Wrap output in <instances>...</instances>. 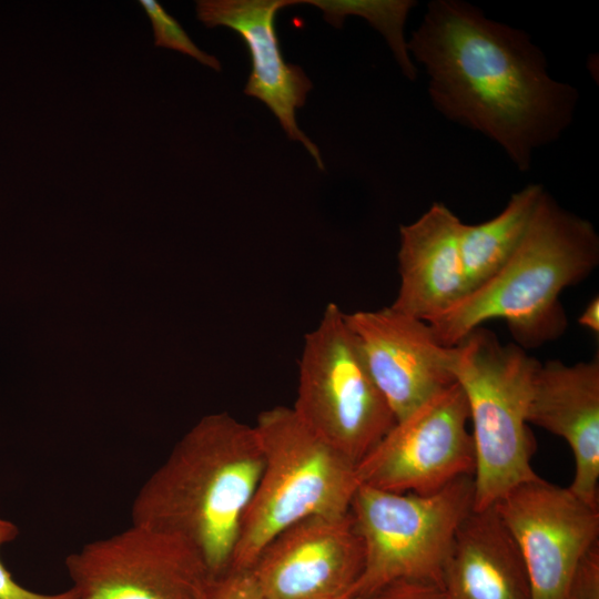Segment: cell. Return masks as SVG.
<instances>
[{
    "mask_svg": "<svg viewBox=\"0 0 599 599\" xmlns=\"http://www.w3.org/2000/svg\"><path fill=\"white\" fill-rule=\"evenodd\" d=\"M474 476H463L426 495L359 485L351 505L364 547V567L353 598L396 581L440 587L444 569L465 519L474 510Z\"/></svg>",
    "mask_w": 599,
    "mask_h": 599,
    "instance_id": "obj_6",
    "label": "cell"
},
{
    "mask_svg": "<svg viewBox=\"0 0 599 599\" xmlns=\"http://www.w3.org/2000/svg\"><path fill=\"white\" fill-rule=\"evenodd\" d=\"M300 3L302 0H200L196 14L206 27H227L241 37L252 62L245 94L264 102L288 139L301 142L324 170L318 148L302 132L295 118L312 82L302 68L285 62L275 30L277 12Z\"/></svg>",
    "mask_w": 599,
    "mask_h": 599,
    "instance_id": "obj_13",
    "label": "cell"
},
{
    "mask_svg": "<svg viewBox=\"0 0 599 599\" xmlns=\"http://www.w3.org/2000/svg\"><path fill=\"white\" fill-rule=\"evenodd\" d=\"M363 567L362 538L348 510L288 526L248 571L265 599H352Z\"/></svg>",
    "mask_w": 599,
    "mask_h": 599,
    "instance_id": "obj_11",
    "label": "cell"
},
{
    "mask_svg": "<svg viewBox=\"0 0 599 599\" xmlns=\"http://www.w3.org/2000/svg\"><path fill=\"white\" fill-rule=\"evenodd\" d=\"M18 535L19 528L12 521L0 517V548L13 541ZM0 599H78V596L72 588L58 593L29 590L13 579L0 559Z\"/></svg>",
    "mask_w": 599,
    "mask_h": 599,
    "instance_id": "obj_20",
    "label": "cell"
},
{
    "mask_svg": "<svg viewBox=\"0 0 599 599\" xmlns=\"http://www.w3.org/2000/svg\"><path fill=\"white\" fill-rule=\"evenodd\" d=\"M292 408L355 466L396 423L336 303L326 305L318 325L305 335Z\"/></svg>",
    "mask_w": 599,
    "mask_h": 599,
    "instance_id": "obj_7",
    "label": "cell"
},
{
    "mask_svg": "<svg viewBox=\"0 0 599 599\" xmlns=\"http://www.w3.org/2000/svg\"><path fill=\"white\" fill-rule=\"evenodd\" d=\"M599 263L595 226L562 209L544 190L518 247L504 267L455 306L426 322L443 346H455L491 319L506 322L515 344L538 347L558 338L568 322L561 292Z\"/></svg>",
    "mask_w": 599,
    "mask_h": 599,
    "instance_id": "obj_3",
    "label": "cell"
},
{
    "mask_svg": "<svg viewBox=\"0 0 599 599\" xmlns=\"http://www.w3.org/2000/svg\"><path fill=\"white\" fill-rule=\"evenodd\" d=\"M539 363L483 326L453 346L450 368L467 399L475 449V510L538 477L527 416Z\"/></svg>",
    "mask_w": 599,
    "mask_h": 599,
    "instance_id": "obj_4",
    "label": "cell"
},
{
    "mask_svg": "<svg viewBox=\"0 0 599 599\" xmlns=\"http://www.w3.org/2000/svg\"><path fill=\"white\" fill-rule=\"evenodd\" d=\"M528 423L565 439L575 459L569 489L598 507L599 359L567 365L539 363L528 407Z\"/></svg>",
    "mask_w": 599,
    "mask_h": 599,
    "instance_id": "obj_14",
    "label": "cell"
},
{
    "mask_svg": "<svg viewBox=\"0 0 599 599\" xmlns=\"http://www.w3.org/2000/svg\"><path fill=\"white\" fill-rule=\"evenodd\" d=\"M493 506L524 561L531 599H567L579 561L599 541V507L539 476Z\"/></svg>",
    "mask_w": 599,
    "mask_h": 599,
    "instance_id": "obj_10",
    "label": "cell"
},
{
    "mask_svg": "<svg viewBox=\"0 0 599 599\" xmlns=\"http://www.w3.org/2000/svg\"><path fill=\"white\" fill-rule=\"evenodd\" d=\"M356 599H441L439 587L415 581H396Z\"/></svg>",
    "mask_w": 599,
    "mask_h": 599,
    "instance_id": "obj_23",
    "label": "cell"
},
{
    "mask_svg": "<svg viewBox=\"0 0 599 599\" xmlns=\"http://www.w3.org/2000/svg\"><path fill=\"white\" fill-rule=\"evenodd\" d=\"M139 3L148 14L154 33V44L175 50L192 57L206 67L221 70L220 61L202 51L187 35L180 23L154 0H140Z\"/></svg>",
    "mask_w": 599,
    "mask_h": 599,
    "instance_id": "obj_19",
    "label": "cell"
},
{
    "mask_svg": "<svg viewBox=\"0 0 599 599\" xmlns=\"http://www.w3.org/2000/svg\"><path fill=\"white\" fill-rule=\"evenodd\" d=\"M407 48L429 77L435 108L493 140L522 172L572 120L577 90L549 75L529 35L469 3L429 2Z\"/></svg>",
    "mask_w": 599,
    "mask_h": 599,
    "instance_id": "obj_1",
    "label": "cell"
},
{
    "mask_svg": "<svg viewBox=\"0 0 599 599\" xmlns=\"http://www.w3.org/2000/svg\"><path fill=\"white\" fill-rule=\"evenodd\" d=\"M578 323L582 327H586L593 334L599 333V298L598 296L593 297L585 307L580 316L578 317Z\"/></svg>",
    "mask_w": 599,
    "mask_h": 599,
    "instance_id": "obj_24",
    "label": "cell"
},
{
    "mask_svg": "<svg viewBox=\"0 0 599 599\" xmlns=\"http://www.w3.org/2000/svg\"><path fill=\"white\" fill-rule=\"evenodd\" d=\"M263 468L254 426L227 413L202 418L139 489L132 524L176 536L212 577L230 570Z\"/></svg>",
    "mask_w": 599,
    "mask_h": 599,
    "instance_id": "obj_2",
    "label": "cell"
},
{
    "mask_svg": "<svg viewBox=\"0 0 599 599\" xmlns=\"http://www.w3.org/2000/svg\"><path fill=\"white\" fill-rule=\"evenodd\" d=\"M463 222L434 202L415 222L399 227V287L390 305L428 322L468 295L459 234Z\"/></svg>",
    "mask_w": 599,
    "mask_h": 599,
    "instance_id": "obj_15",
    "label": "cell"
},
{
    "mask_svg": "<svg viewBox=\"0 0 599 599\" xmlns=\"http://www.w3.org/2000/svg\"><path fill=\"white\" fill-rule=\"evenodd\" d=\"M201 599H265L250 571L229 570L212 577Z\"/></svg>",
    "mask_w": 599,
    "mask_h": 599,
    "instance_id": "obj_21",
    "label": "cell"
},
{
    "mask_svg": "<svg viewBox=\"0 0 599 599\" xmlns=\"http://www.w3.org/2000/svg\"><path fill=\"white\" fill-rule=\"evenodd\" d=\"M345 319L396 422L456 382L453 346L440 345L425 321L392 306Z\"/></svg>",
    "mask_w": 599,
    "mask_h": 599,
    "instance_id": "obj_12",
    "label": "cell"
},
{
    "mask_svg": "<svg viewBox=\"0 0 599 599\" xmlns=\"http://www.w3.org/2000/svg\"><path fill=\"white\" fill-rule=\"evenodd\" d=\"M542 192L540 184H528L514 193L496 216L478 224L463 222L459 248L469 293L489 281L509 261Z\"/></svg>",
    "mask_w": 599,
    "mask_h": 599,
    "instance_id": "obj_17",
    "label": "cell"
},
{
    "mask_svg": "<svg viewBox=\"0 0 599 599\" xmlns=\"http://www.w3.org/2000/svg\"><path fill=\"white\" fill-rule=\"evenodd\" d=\"M254 428L263 468L231 562L234 571H248L288 526L314 515L348 511L359 486L356 466L314 434L292 407L263 410Z\"/></svg>",
    "mask_w": 599,
    "mask_h": 599,
    "instance_id": "obj_5",
    "label": "cell"
},
{
    "mask_svg": "<svg viewBox=\"0 0 599 599\" xmlns=\"http://www.w3.org/2000/svg\"><path fill=\"white\" fill-rule=\"evenodd\" d=\"M78 599H201L212 578L183 539L132 524L67 556Z\"/></svg>",
    "mask_w": 599,
    "mask_h": 599,
    "instance_id": "obj_9",
    "label": "cell"
},
{
    "mask_svg": "<svg viewBox=\"0 0 599 599\" xmlns=\"http://www.w3.org/2000/svg\"><path fill=\"white\" fill-rule=\"evenodd\" d=\"M315 6L324 13V19L341 28L348 16H357L368 21L386 40L404 75L415 80L417 69L410 58L404 26L407 16L416 6L412 0H302Z\"/></svg>",
    "mask_w": 599,
    "mask_h": 599,
    "instance_id": "obj_18",
    "label": "cell"
},
{
    "mask_svg": "<svg viewBox=\"0 0 599 599\" xmlns=\"http://www.w3.org/2000/svg\"><path fill=\"white\" fill-rule=\"evenodd\" d=\"M567 599H599V541L579 561Z\"/></svg>",
    "mask_w": 599,
    "mask_h": 599,
    "instance_id": "obj_22",
    "label": "cell"
},
{
    "mask_svg": "<svg viewBox=\"0 0 599 599\" xmlns=\"http://www.w3.org/2000/svg\"><path fill=\"white\" fill-rule=\"evenodd\" d=\"M441 599H531L520 554L494 506L473 510L446 562Z\"/></svg>",
    "mask_w": 599,
    "mask_h": 599,
    "instance_id": "obj_16",
    "label": "cell"
},
{
    "mask_svg": "<svg viewBox=\"0 0 599 599\" xmlns=\"http://www.w3.org/2000/svg\"><path fill=\"white\" fill-rule=\"evenodd\" d=\"M475 464L468 404L455 382L397 420L355 474L359 485L426 495L474 476Z\"/></svg>",
    "mask_w": 599,
    "mask_h": 599,
    "instance_id": "obj_8",
    "label": "cell"
}]
</instances>
